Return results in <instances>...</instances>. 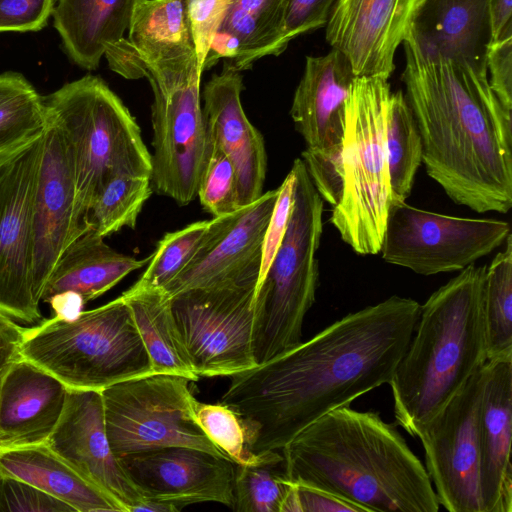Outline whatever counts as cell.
Returning a JSON list of instances; mask_svg holds the SVG:
<instances>
[{"mask_svg": "<svg viewBox=\"0 0 512 512\" xmlns=\"http://www.w3.org/2000/svg\"><path fill=\"white\" fill-rule=\"evenodd\" d=\"M421 0H336L326 41L348 60L357 77L389 79Z\"/></svg>", "mask_w": 512, "mask_h": 512, "instance_id": "obj_19", "label": "cell"}, {"mask_svg": "<svg viewBox=\"0 0 512 512\" xmlns=\"http://www.w3.org/2000/svg\"><path fill=\"white\" fill-rule=\"evenodd\" d=\"M139 511H148V512H178L180 511L176 506L154 500V499H148L144 498L141 500L136 506H134L132 512H139Z\"/></svg>", "mask_w": 512, "mask_h": 512, "instance_id": "obj_49", "label": "cell"}, {"mask_svg": "<svg viewBox=\"0 0 512 512\" xmlns=\"http://www.w3.org/2000/svg\"><path fill=\"white\" fill-rule=\"evenodd\" d=\"M192 413L209 440L235 464H257L265 461L273 452L255 454L250 451L240 416L221 402L208 404L194 398Z\"/></svg>", "mask_w": 512, "mask_h": 512, "instance_id": "obj_37", "label": "cell"}, {"mask_svg": "<svg viewBox=\"0 0 512 512\" xmlns=\"http://www.w3.org/2000/svg\"><path fill=\"white\" fill-rule=\"evenodd\" d=\"M23 330L18 322L0 313V392L8 373L23 359Z\"/></svg>", "mask_w": 512, "mask_h": 512, "instance_id": "obj_45", "label": "cell"}, {"mask_svg": "<svg viewBox=\"0 0 512 512\" xmlns=\"http://www.w3.org/2000/svg\"><path fill=\"white\" fill-rule=\"evenodd\" d=\"M336 0H284L283 45L325 27Z\"/></svg>", "mask_w": 512, "mask_h": 512, "instance_id": "obj_42", "label": "cell"}, {"mask_svg": "<svg viewBox=\"0 0 512 512\" xmlns=\"http://www.w3.org/2000/svg\"><path fill=\"white\" fill-rule=\"evenodd\" d=\"M301 512H365V510L328 491L295 483Z\"/></svg>", "mask_w": 512, "mask_h": 512, "instance_id": "obj_46", "label": "cell"}, {"mask_svg": "<svg viewBox=\"0 0 512 512\" xmlns=\"http://www.w3.org/2000/svg\"><path fill=\"white\" fill-rule=\"evenodd\" d=\"M153 189L149 177L114 174L97 191L89 212L90 227L103 238L124 227L135 228Z\"/></svg>", "mask_w": 512, "mask_h": 512, "instance_id": "obj_34", "label": "cell"}, {"mask_svg": "<svg viewBox=\"0 0 512 512\" xmlns=\"http://www.w3.org/2000/svg\"><path fill=\"white\" fill-rule=\"evenodd\" d=\"M143 77L153 91L152 189L188 205L197 197L206 145L197 64Z\"/></svg>", "mask_w": 512, "mask_h": 512, "instance_id": "obj_11", "label": "cell"}, {"mask_svg": "<svg viewBox=\"0 0 512 512\" xmlns=\"http://www.w3.org/2000/svg\"><path fill=\"white\" fill-rule=\"evenodd\" d=\"M510 235L508 222L474 219L392 203L380 252L385 262L420 275L461 271Z\"/></svg>", "mask_w": 512, "mask_h": 512, "instance_id": "obj_12", "label": "cell"}, {"mask_svg": "<svg viewBox=\"0 0 512 512\" xmlns=\"http://www.w3.org/2000/svg\"><path fill=\"white\" fill-rule=\"evenodd\" d=\"M0 512H75L62 500L17 478L0 474Z\"/></svg>", "mask_w": 512, "mask_h": 512, "instance_id": "obj_39", "label": "cell"}, {"mask_svg": "<svg viewBox=\"0 0 512 512\" xmlns=\"http://www.w3.org/2000/svg\"><path fill=\"white\" fill-rule=\"evenodd\" d=\"M89 228L77 211L75 174L67 146L58 129L47 122L33 202V282L40 302L61 254Z\"/></svg>", "mask_w": 512, "mask_h": 512, "instance_id": "obj_18", "label": "cell"}, {"mask_svg": "<svg viewBox=\"0 0 512 512\" xmlns=\"http://www.w3.org/2000/svg\"><path fill=\"white\" fill-rule=\"evenodd\" d=\"M47 127L43 97L18 72L0 74V163L41 137Z\"/></svg>", "mask_w": 512, "mask_h": 512, "instance_id": "obj_31", "label": "cell"}, {"mask_svg": "<svg viewBox=\"0 0 512 512\" xmlns=\"http://www.w3.org/2000/svg\"><path fill=\"white\" fill-rule=\"evenodd\" d=\"M6 448H7L6 445L4 444V442L0 438V450L6 449Z\"/></svg>", "mask_w": 512, "mask_h": 512, "instance_id": "obj_50", "label": "cell"}, {"mask_svg": "<svg viewBox=\"0 0 512 512\" xmlns=\"http://www.w3.org/2000/svg\"><path fill=\"white\" fill-rule=\"evenodd\" d=\"M486 266H467L430 295L389 382L397 425L417 437L487 362Z\"/></svg>", "mask_w": 512, "mask_h": 512, "instance_id": "obj_4", "label": "cell"}, {"mask_svg": "<svg viewBox=\"0 0 512 512\" xmlns=\"http://www.w3.org/2000/svg\"><path fill=\"white\" fill-rule=\"evenodd\" d=\"M243 89L241 72L223 65L206 83L202 107L206 141L222 150L236 170L241 207L263 194L267 172L264 138L244 112Z\"/></svg>", "mask_w": 512, "mask_h": 512, "instance_id": "obj_22", "label": "cell"}, {"mask_svg": "<svg viewBox=\"0 0 512 512\" xmlns=\"http://www.w3.org/2000/svg\"><path fill=\"white\" fill-rule=\"evenodd\" d=\"M386 149L391 204L406 202L422 163V140L404 92L390 93L386 110Z\"/></svg>", "mask_w": 512, "mask_h": 512, "instance_id": "obj_32", "label": "cell"}, {"mask_svg": "<svg viewBox=\"0 0 512 512\" xmlns=\"http://www.w3.org/2000/svg\"><path fill=\"white\" fill-rule=\"evenodd\" d=\"M137 0H57L53 24L79 67L98 68L106 50L124 39Z\"/></svg>", "mask_w": 512, "mask_h": 512, "instance_id": "obj_27", "label": "cell"}, {"mask_svg": "<svg viewBox=\"0 0 512 512\" xmlns=\"http://www.w3.org/2000/svg\"><path fill=\"white\" fill-rule=\"evenodd\" d=\"M293 203L287 229L270 267L255 293L258 364L302 342V326L315 302L319 281L316 252L323 230V199L302 159H295Z\"/></svg>", "mask_w": 512, "mask_h": 512, "instance_id": "obj_8", "label": "cell"}, {"mask_svg": "<svg viewBox=\"0 0 512 512\" xmlns=\"http://www.w3.org/2000/svg\"><path fill=\"white\" fill-rule=\"evenodd\" d=\"M387 79L355 77L345 102L342 187L330 222L359 255L380 252L391 192L386 149Z\"/></svg>", "mask_w": 512, "mask_h": 512, "instance_id": "obj_7", "label": "cell"}, {"mask_svg": "<svg viewBox=\"0 0 512 512\" xmlns=\"http://www.w3.org/2000/svg\"><path fill=\"white\" fill-rule=\"evenodd\" d=\"M43 135L0 163V313L27 325L43 319L33 282V202Z\"/></svg>", "mask_w": 512, "mask_h": 512, "instance_id": "obj_14", "label": "cell"}, {"mask_svg": "<svg viewBox=\"0 0 512 512\" xmlns=\"http://www.w3.org/2000/svg\"><path fill=\"white\" fill-rule=\"evenodd\" d=\"M0 474L43 490L75 512H124L117 501L65 462L47 443L0 450Z\"/></svg>", "mask_w": 512, "mask_h": 512, "instance_id": "obj_28", "label": "cell"}, {"mask_svg": "<svg viewBox=\"0 0 512 512\" xmlns=\"http://www.w3.org/2000/svg\"><path fill=\"white\" fill-rule=\"evenodd\" d=\"M257 281L193 288L171 297L179 334L199 378L230 377L257 365Z\"/></svg>", "mask_w": 512, "mask_h": 512, "instance_id": "obj_10", "label": "cell"}, {"mask_svg": "<svg viewBox=\"0 0 512 512\" xmlns=\"http://www.w3.org/2000/svg\"><path fill=\"white\" fill-rule=\"evenodd\" d=\"M43 103L47 122L62 135L72 160L83 221L88 223L91 203L110 176L151 178V153L140 127L103 79L87 74L43 97Z\"/></svg>", "mask_w": 512, "mask_h": 512, "instance_id": "obj_5", "label": "cell"}, {"mask_svg": "<svg viewBox=\"0 0 512 512\" xmlns=\"http://www.w3.org/2000/svg\"><path fill=\"white\" fill-rule=\"evenodd\" d=\"M289 487L279 451L257 464H235L234 507L238 512H279Z\"/></svg>", "mask_w": 512, "mask_h": 512, "instance_id": "obj_35", "label": "cell"}, {"mask_svg": "<svg viewBox=\"0 0 512 512\" xmlns=\"http://www.w3.org/2000/svg\"><path fill=\"white\" fill-rule=\"evenodd\" d=\"M355 77L348 60L335 49L307 56L292 100L290 116L306 144L302 160L326 200L341 191L345 102Z\"/></svg>", "mask_w": 512, "mask_h": 512, "instance_id": "obj_13", "label": "cell"}, {"mask_svg": "<svg viewBox=\"0 0 512 512\" xmlns=\"http://www.w3.org/2000/svg\"><path fill=\"white\" fill-rule=\"evenodd\" d=\"M149 259L150 256L137 259L114 250L89 228L61 254L45 285L42 302L66 290L80 293L87 302L94 300L129 273L144 267Z\"/></svg>", "mask_w": 512, "mask_h": 512, "instance_id": "obj_29", "label": "cell"}, {"mask_svg": "<svg viewBox=\"0 0 512 512\" xmlns=\"http://www.w3.org/2000/svg\"><path fill=\"white\" fill-rule=\"evenodd\" d=\"M208 226L209 220H202L166 233L150 255L146 270L130 289H164L191 261Z\"/></svg>", "mask_w": 512, "mask_h": 512, "instance_id": "obj_36", "label": "cell"}, {"mask_svg": "<svg viewBox=\"0 0 512 512\" xmlns=\"http://www.w3.org/2000/svg\"><path fill=\"white\" fill-rule=\"evenodd\" d=\"M56 0H0V32H37L52 16Z\"/></svg>", "mask_w": 512, "mask_h": 512, "instance_id": "obj_43", "label": "cell"}, {"mask_svg": "<svg viewBox=\"0 0 512 512\" xmlns=\"http://www.w3.org/2000/svg\"><path fill=\"white\" fill-rule=\"evenodd\" d=\"M401 81L422 140L427 174L456 204L476 212L512 207V111L487 74L421 53L403 41Z\"/></svg>", "mask_w": 512, "mask_h": 512, "instance_id": "obj_2", "label": "cell"}, {"mask_svg": "<svg viewBox=\"0 0 512 512\" xmlns=\"http://www.w3.org/2000/svg\"><path fill=\"white\" fill-rule=\"evenodd\" d=\"M104 56L110 69L126 79L197 64L186 0H137L128 38Z\"/></svg>", "mask_w": 512, "mask_h": 512, "instance_id": "obj_21", "label": "cell"}, {"mask_svg": "<svg viewBox=\"0 0 512 512\" xmlns=\"http://www.w3.org/2000/svg\"><path fill=\"white\" fill-rule=\"evenodd\" d=\"M200 76L213 38L233 0H186Z\"/></svg>", "mask_w": 512, "mask_h": 512, "instance_id": "obj_40", "label": "cell"}, {"mask_svg": "<svg viewBox=\"0 0 512 512\" xmlns=\"http://www.w3.org/2000/svg\"><path fill=\"white\" fill-rule=\"evenodd\" d=\"M486 266L483 316L487 361L512 357V236Z\"/></svg>", "mask_w": 512, "mask_h": 512, "instance_id": "obj_33", "label": "cell"}, {"mask_svg": "<svg viewBox=\"0 0 512 512\" xmlns=\"http://www.w3.org/2000/svg\"><path fill=\"white\" fill-rule=\"evenodd\" d=\"M197 197L213 217L240 209L236 170L231 160L215 144L206 141Z\"/></svg>", "mask_w": 512, "mask_h": 512, "instance_id": "obj_38", "label": "cell"}, {"mask_svg": "<svg viewBox=\"0 0 512 512\" xmlns=\"http://www.w3.org/2000/svg\"><path fill=\"white\" fill-rule=\"evenodd\" d=\"M150 357L155 374L197 381L172 312L171 297L161 288L128 289L122 295Z\"/></svg>", "mask_w": 512, "mask_h": 512, "instance_id": "obj_30", "label": "cell"}, {"mask_svg": "<svg viewBox=\"0 0 512 512\" xmlns=\"http://www.w3.org/2000/svg\"><path fill=\"white\" fill-rule=\"evenodd\" d=\"M53 311L54 318L66 322L77 319L84 311L87 301L78 292L66 290L48 297L45 301Z\"/></svg>", "mask_w": 512, "mask_h": 512, "instance_id": "obj_47", "label": "cell"}, {"mask_svg": "<svg viewBox=\"0 0 512 512\" xmlns=\"http://www.w3.org/2000/svg\"><path fill=\"white\" fill-rule=\"evenodd\" d=\"M189 381L157 373L101 391L106 433L117 458L167 446L192 447L229 458L194 420Z\"/></svg>", "mask_w": 512, "mask_h": 512, "instance_id": "obj_9", "label": "cell"}, {"mask_svg": "<svg viewBox=\"0 0 512 512\" xmlns=\"http://www.w3.org/2000/svg\"><path fill=\"white\" fill-rule=\"evenodd\" d=\"M429 56L466 63L487 74L493 41L488 0H421L406 37Z\"/></svg>", "mask_w": 512, "mask_h": 512, "instance_id": "obj_24", "label": "cell"}, {"mask_svg": "<svg viewBox=\"0 0 512 512\" xmlns=\"http://www.w3.org/2000/svg\"><path fill=\"white\" fill-rule=\"evenodd\" d=\"M483 367L417 435L438 502L449 512H483L478 438Z\"/></svg>", "mask_w": 512, "mask_h": 512, "instance_id": "obj_15", "label": "cell"}, {"mask_svg": "<svg viewBox=\"0 0 512 512\" xmlns=\"http://www.w3.org/2000/svg\"><path fill=\"white\" fill-rule=\"evenodd\" d=\"M22 357L67 389H103L155 374L122 296L66 322L54 317L23 330Z\"/></svg>", "mask_w": 512, "mask_h": 512, "instance_id": "obj_6", "label": "cell"}, {"mask_svg": "<svg viewBox=\"0 0 512 512\" xmlns=\"http://www.w3.org/2000/svg\"><path fill=\"white\" fill-rule=\"evenodd\" d=\"M488 2L493 41H497L512 34V0H488Z\"/></svg>", "mask_w": 512, "mask_h": 512, "instance_id": "obj_48", "label": "cell"}, {"mask_svg": "<svg viewBox=\"0 0 512 512\" xmlns=\"http://www.w3.org/2000/svg\"><path fill=\"white\" fill-rule=\"evenodd\" d=\"M420 308L411 298L391 296L230 376L220 402L240 416L250 451H281L323 415L389 384Z\"/></svg>", "mask_w": 512, "mask_h": 512, "instance_id": "obj_1", "label": "cell"}, {"mask_svg": "<svg viewBox=\"0 0 512 512\" xmlns=\"http://www.w3.org/2000/svg\"><path fill=\"white\" fill-rule=\"evenodd\" d=\"M287 480L319 488L365 512H437L426 468L393 424L343 406L282 449Z\"/></svg>", "mask_w": 512, "mask_h": 512, "instance_id": "obj_3", "label": "cell"}, {"mask_svg": "<svg viewBox=\"0 0 512 512\" xmlns=\"http://www.w3.org/2000/svg\"><path fill=\"white\" fill-rule=\"evenodd\" d=\"M143 498L183 507L216 502L234 507L235 463L204 450L167 446L118 457Z\"/></svg>", "mask_w": 512, "mask_h": 512, "instance_id": "obj_17", "label": "cell"}, {"mask_svg": "<svg viewBox=\"0 0 512 512\" xmlns=\"http://www.w3.org/2000/svg\"><path fill=\"white\" fill-rule=\"evenodd\" d=\"M512 357L488 360L478 411L483 512H512Z\"/></svg>", "mask_w": 512, "mask_h": 512, "instance_id": "obj_23", "label": "cell"}, {"mask_svg": "<svg viewBox=\"0 0 512 512\" xmlns=\"http://www.w3.org/2000/svg\"><path fill=\"white\" fill-rule=\"evenodd\" d=\"M47 445L124 512L144 498L123 471L106 433L101 392L68 389L61 416Z\"/></svg>", "mask_w": 512, "mask_h": 512, "instance_id": "obj_20", "label": "cell"}, {"mask_svg": "<svg viewBox=\"0 0 512 512\" xmlns=\"http://www.w3.org/2000/svg\"><path fill=\"white\" fill-rule=\"evenodd\" d=\"M279 189L263 193L233 213L213 217L195 255L163 290L223 286L259 277L265 231Z\"/></svg>", "mask_w": 512, "mask_h": 512, "instance_id": "obj_16", "label": "cell"}, {"mask_svg": "<svg viewBox=\"0 0 512 512\" xmlns=\"http://www.w3.org/2000/svg\"><path fill=\"white\" fill-rule=\"evenodd\" d=\"M486 68L491 89L503 106L512 111V34L491 43Z\"/></svg>", "mask_w": 512, "mask_h": 512, "instance_id": "obj_44", "label": "cell"}, {"mask_svg": "<svg viewBox=\"0 0 512 512\" xmlns=\"http://www.w3.org/2000/svg\"><path fill=\"white\" fill-rule=\"evenodd\" d=\"M68 389L21 359L0 392V438L7 448L46 443L63 411Z\"/></svg>", "mask_w": 512, "mask_h": 512, "instance_id": "obj_25", "label": "cell"}, {"mask_svg": "<svg viewBox=\"0 0 512 512\" xmlns=\"http://www.w3.org/2000/svg\"><path fill=\"white\" fill-rule=\"evenodd\" d=\"M284 0H233L214 38L203 70L220 58L242 72L265 56H279L283 45Z\"/></svg>", "mask_w": 512, "mask_h": 512, "instance_id": "obj_26", "label": "cell"}, {"mask_svg": "<svg viewBox=\"0 0 512 512\" xmlns=\"http://www.w3.org/2000/svg\"><path fill=\"white\" fill-rule=\"evenodd\" d=\"M294 180V174L290 170L282 184L278 187V196L264 235L261 267L256 290L264 280L285 235L293 203Z\"/></svg>", "mask_w": 512, "mask_h": 512, "instance_id": "obj_41", "label": "cell"}]
</instances>
